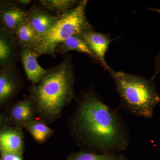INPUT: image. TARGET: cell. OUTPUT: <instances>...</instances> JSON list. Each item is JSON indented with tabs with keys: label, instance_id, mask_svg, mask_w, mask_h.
Masks as SVG:
<instances>
[{
	"label": "cell",
	"instance_id": "5bb4252c",
	"mask_svg": "<svg viewBox=\"0 0 160 160\" xmlns=\"http://www.w3.org/2000/svg\"><path fill=\"white\" fill-rule=\"evenodd\" d=\"M25 128L38 144H44L53 134V130L47 124L36 118L27 123Z\"/></svg>",
	"mask_w": 160,
	"mask_h": 160
},
{
	"label": "cell",
	"instance_id": "7a4b0ae2",
	"mask_svg": "<svg viewBox=\"0 0 160 160\" xmlns=\"http://www.w3.org/2000/svg\"><path fill=\"white\" fill-rule=\"evenodd\" d=\"M74 83L72 59L66 55L61 62L47 69L40 81L28 88L36 117L46 124L58 120L75 98Z\"/></svg>",
	"mask_w": 160,
	"mask_h": 160
},
{
	"label": "cell",
	"instance_id": "4fadbf2b",
	"mask_svg": "<svg viewBox=\"0 0 160 160\" xmlns=\"http://www.w3.org/2000/svg\"><path fill=\"white\" fill-rule=\"evenodd\" d=\"M71 51L87 55L96 62H99L97 58L81 34L74 35L61 43L56 48L55 53L65 54Z\"/></svg>",
	"mask_w": 160,
	"mask_h": 160
},
{
	"label": "cell",
	"instance_id": "7402d4cb",
	"mask_svg": "<svg viewBox=\"0 0 160 160\" xmlns=\"http://www.w3.org/2000/svg\"><path fill=\"white\" fill-rule=\"evenodd\" d=\"M149 10L151 11L155 12H158V13H160V9H158V8H149Z\"/></svg>",
	"mask_w": 160,
	"mask_h": 160
},
{
	"label": "cell",
	"instance_id": "8fae6325",
	"mask_svg": "<svg viewBox=\"0 0 160 160\" xmlns=\"http://www.w3.org/2000/svg\"><path fill=\"white\" fill-rule=\"evenodd\" d=\"M81 35L97 58L99 63L106 70L109 71L111 68L107 64L105 56L114 39H111L109 35L98 32L94 30L86 32Z\"/></svg>",
	"mask_w": 160,
	"mask_h": 160
},
{
	"label": "cell",
	"instance_id": "30bf717a",
	"mask_svg": "<svg viewBox=\"0 0 160 160\" xmlns=\"http://www.w3.org/2000/svg\"><path fill=\"white\" fill-rule=\"evenodd\" d=\"M24 150L22 129L7 125L0 129V153L22 155Z\"/></svg>",
	"mask_w": 160,
	"mask_h": 160
},
{
	"label": "cell",
	"instance_id": "277c9868",
	"mask_svg": "<svg viewBox=\"0 0 160 160\" xmlns=\"http://www.w3.org/2000/svg\"><path fill=\"white\" fill-rule=\"evenodd\" d=\"M87 0L80 1L77 6L61 15L55 25L47 33L38 37L32 50L39 55L54 57L56 48L65 40L75 34L94 30L86 17Z\"/></svg>",
	"mask_w": 160,
	"mask_h": 160
},
{
	"label": "cell",
	"instance_id": "ac0fdd59",
	"mask_svg": "<svg viewBox=\"0 0 160 160\" xmlns=\"http://www.w3.org/2000/svg\"><path fill=\"white\" fill-rule=\"evenodd\" d=\"M0 160H23L22 155L13 153H1Z\"/></svg>",
	"mask_w": 160,
	"mask_h": 160
},
{
	"label": "cell",
	"instance_id": "44dd1931",
	"mask_svg": "<svg viewBox=\"0 0 160 160\" xmlns=\"http://www.w3.org/2000/svg\"><path fill=\"white\" fill-rule=\"evenodd\" d=\"M17 2L20 6L25 7L26 6H31L32 1L31 0H16Z\"/></svg>",
	"mask_w": 160,
	"mask_h": 160
},
{
	"label": "cell",
	"instance_id": "52a82bcc",
	"mask_svg": "<svg viewBox=\"0 0 160 160\" xmlns=\"http://www.w3.org/2000/svg\"><path fill=\"white\" fill-rule=\"evenodd\" d=\"M22 49L15 34L0 24V69L17 68Z\"/></svg>",
	"mask_w": 160,
	"mask_h": 160
},
{
	"label": "cell",
	"instance_id": "9a60e30c",
	"mask_svg": "<svg viewBox=\"0 0 160 160\" xmlns=\"http://www.w3.org/2000/svg\"><path fill=\"white\" fill-rule=\"evenodd\" d=\"M81 1L78 0H39L38 6L52 14L61 15L65 12L77 6Z\"/></svg>",
	"mask_w": 160,
	"mask_h": 160
},
{
	"label": "cell",
	"instance_id": "9c48e42d",
	"mask_svg": "<svg viewBox=\"0 0 160 160\" xmlns=\"http://www.w3.org/2000/svg\"><path fill=\"white\" fill-rule=\"evenodd\" d=\"M61 15L52 14L39 6L32 5L28 9L27 22L38 37L44 35L59 20Z\"/></svg>",
	"mask_w": 160,
	"mask_h": 160
},
{
	"label": "cell",
	"instance_id": "d6986e66",
	"mask_svg": "<svg viewBox=\"0 0 160 160\" xmlns=\"http://www.w3.org/2000/svg\"><path fill=\"white\" fill-rule=\"evenodd\" d=\"M159 74H160V51L155 58L154 72H153V75L152 78L151 79L153 81L155 78Z\"/></svg>",
	"mask_w": 160,
	"mask_h": 160
},
{
	"label": "cell",
	"instance_id": "5b68a950",
	"mask_svg": "<svg viewBox=\"0 0 160 160\" xmlns=\"http://www.w3.org/2000/svg\"><path fill=\"white\" fill-rule=\"evenodd\" d=\"M23 85L22 77L17 68L0 69V109L12 104Z\"/></svg>",
	"mask_w": 160,
	"mask_h": 160
},
{
	"label": "cell",
	"instance_id": "ba28073f",
	"mask_svg": "<svg viewBox=\"0 0 160 160\" xmlns=\"http://www.w3.org/2000/svg\"><path fill=\"white\" fill-rule=\"evenodd\" d=\"M6 113L9 125L23 129L27 123L36 118L34 104L30 97L12 103Z\"/></svg>",
	"mask_w": 160,
	"mask_h": 160
},
{
	"label": "cell",
	"instance_id": "7c38bea8",
	"mask_svg": "<svg viewBox=\"0 0 160 160\" xmlns=\"http://www.w3.org/2000/svg\"><path fill=\"white\" fill-rule=\"evenodd\" d=\"M40 56L32 49L22 48L20 60L28 79L32 84L38 83L46 73L47 69H44L38 62Z\"/></svg>",
	"mask_w": 160,
	"mask_h": 160
},
{
	"label": "cell",
	"instance_id": "6da1fadb",
	"mask_svg": "<svg viewBox=\"0 0 160 160\" xmlns=\"http://www.w3.org/2000/svg\"><path fill=\"white\" fill-rule=\"evenodd\" d=\"M69 127L75 142L83 151L118 153L130 145L129 127L118 109L110 108L92 89L80 96Z\"/></svg>",
	"mask_w": 160,
	"mask_h": 160
},
{
	"label": "cell",
	"instance_id": "3957f363",
	"mask_svg": "<svg viewBox=\"0 0 160 160\" xmlns=\"http://www.w3.org/2000/svg\"><path fill=\"white\" fill-rule=\"evenodd\" d=\"M120 97L121 106L135 116L150 118L160 103L153 80L122 71H108Z\"/></svg>",
	"mask_w": 160,
	"mask_h": 160
},
{
	"label": "cell",
	"instance_id": "2e32d148",
	"mask_svg": "<svg viewBox=\"0 0 160 160\" xmlns=\"http://www.w3.org/2000/svg\"><path fill=\"white\" fill-rule=\"evenodd\" d=\"M14 34L22 48L32 49L38 38L27 21L19 27Z\"/></svg>",
	"mask_w": 160,
	"mask_h": 160
},
{
	"label": "cell",
	"instance_id": "8992f818",
	"mask_svg": "<svg viewBox=\"0 0 160 160\" xmlns=\"http://www.w3.org/2000/svg\"><path fill=\"white\" fill-rule=\"evenodd\" d=\"M27 17L28 9L16 0H0V24L7 31L14 34Z\"/></svg>",
	"mask_w": 160,
	"mask_h": 160
},
{
	"label": "cell",
	"instance_id": "ffe728a7",
	"mask_svg": "<svg viewBox=\"0 0 160 160\" xmlns=\"http://www.w3.org/2000/svg\"><path fill=\"white\" fill-rule=\"evenodd\" d=\"M7 125H9L6 113L0 112V129Z\"/></svg>",
	"mask_w": 160,
	"mask_h": 160
},
{
	"label": "cell",
	"instance_id": "e0dca14e",
	"mask_svg": "<svg viewBox=\"0 0 160 160\" xmlns=\"http://www.w3.org/2000/svg\"><path fill=\"white\" fill-rule=\"evenodd\" d=\"M66 160H129L121 153L98 154L85 151L73 152Z\"/></svg>",
	"mask_w": 160,
	"mask_h": 160
}]
</instances>
